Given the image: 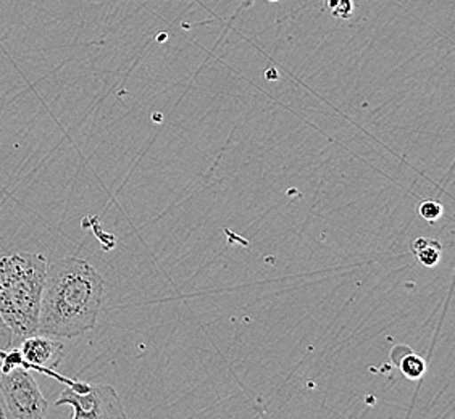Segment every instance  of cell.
<instances>
[{
	"instance_id": "2",
	"label": "cell",
	"mask_w": 455,
	"mask_h": 419,
	"mask_svg": "<svg viewBox=\"0 0 455 419\" xmlns=\"http://www.w3.org/2000/svg\"><path fill=\"white\" fill-rule=\"evenodd\" d=\"M47 266L43 254L20 252L0 258V316L15 342L37 334Z\"/></svg>"
},
{
	"instance_id": "6",
	"label": "cell",
	"mask_w": 455,
	"mask_h": 419,
	"mask_svg": "<svg viewBox=\"0 0 455 419\" xmlns=\"http://www.w3.org/2000/svg\"><path fill=\"white\" fill-rule=\"evenodd\" d=\"M391 359L403 371V375L411 381L420 379L427 371V361L421 359L420 355H417L415 352H411V347H407V345L395 347L391 353Z\"/></svg>"
},
{
	"instance_id": "3",
	"label": "cell",
	"mask_w": 455,
	"mask_h": 419,
	"mask_svg": "<svg viewBox=\"0 0 455 419\" xmlns=\"http://www.w3.org/2000/svg\"><path fill=\"white\" fill-rule=\"evenodd\" d=\"M55 407L70 405L73 419H126L122 399L112 385L88 384L67 379Z\"/></svg>"
},
{
	"instance_id": "9",
	"label": "cell",
	"mask_w": 455,
	"mask_h": 419,
	"mask_svg": "<svg viewBox=\"0 0 455 419\" xmlns=\"http://www.w3.org/2000/svg\"><path fill=\"white\" fill-rule=\"evenodd\" d=\"M419 213H420L421 218L427 219L429 223H435L441 218V215H444V209L439 202L427 201L421 203Z\"/></svg>"
},
{
	"instance_id": "7",
	"label": "cell",
	"mask_w": 455,
	"mask_h": 419,
	"mask_svg": "<svg viewBox=\"0 0 455 419\" xmlns=\"http://www.w3.org/2000/svg\"><path fill=\"white\" fill-rule=\"evenodd\" d=\"M411 254L415 255V258L428 266L433 268L438 265L441 260V254H443V245L436 239H428V237H419L415 239L411 245Z\"/></svg>"
},
{
	"instance_id": "12",
	"label": "cell",
	"mask_w": 455,
	"mask_h": 419,
	"mask_svg": "<svg viewBox=\"0 0 455 419\" xmlns=\"http://www.w3.org/2000/svg\"><path fill=\"white\" fill-rule=\"evenodd\" d=\"M268 2H278V0H268Z\"/></svg>"
},
{
	"instance_id": "11",
	"label": "cell",
	"mask_w": 455,
	"mask_h": 419,
	"mask_svg": "<svg viewBox=\"0 0 455 419\" xmlns=\"http://www.w3.org/2000/svg\"><path fill=\"white\" fill-rule=\"evenodd\" d=\"M0 419H7V416H5V411L2 408V405H0Z\"/></svg>"
},
{
	"instance_id": "10",
	"label": "cell",
	"mask_w": 455,
	"mask_h": 419,
	"mask_svg": "<svg viewBox=\"0 0 455 419\" xmlns=\"http://www.w3.org/2000/svg\"><path fill=\"white\" fill-rule=\"evenodd\" d=\"M15 344V337H13V332L10 331L9 326L4 323L2 316H0V360L2 355L12 349Z\"/></svg>"
},
{
	"instance_id": "1",
	"label": "cell",
	"mask_w": 455,
	"mask_h": 419,
	"mask_svg": "<svg viewBox=\"0 0 455 419\" xmlns=\"http://www.w3.org/2000/svg\"><path fill=\"white\" fill-rule=\"evenodd\" d=\"M106 300V281L91 263L68 257L47 266L37 336L73 339L91 331Z\"/></svg>"
},
{
	"instance_id": "5",
	"label": "cell",
	"mask_w": 455,
	"mask_h": 419,
	"mask_svg": "<svg viewBox=\"0 0 455 419\" xmlns=\"http://www.w3.org/2000/svg\"><path fill=\"white\" fill-rule=\"evenodd\" d=\"M63 342L45 336H31L20 342V353L23 357L21 367L36 369L45 376H55V369L60 367L63 359ZM57 377V376H55Z\"/></svg>"
},
{
	"instance_id": "8",
	"label": "cell",
	"mask_w": 455,
	"mask_h": 419,
	"mask_svg": "<svg viewBox=\"0 0 455 419\" xmlns=\"http://www.w3.org/2000/svg\"><path fill=\"white\" fill-rule=\"evenodd\" d=\"M324 7L331 17L339 20H349L354 15V0H326Z\"/></svg>"
},
{
	"instance_id": "4",
	"label": "cell",
	"mask_w": 455,
	"mask_h": 419,
	"mask_svg": "<svg viewBox=\"0 0 455 419\" xmlns=\"http://www.w3.org/2000/svg\"><path fill=\"white\" fill-rule=\"evenodd\" d=\"M0 392L13 418H45L49 403L27 368L17 367L0 373Z\"/></svg>"
}]
</instances>
